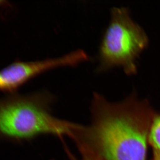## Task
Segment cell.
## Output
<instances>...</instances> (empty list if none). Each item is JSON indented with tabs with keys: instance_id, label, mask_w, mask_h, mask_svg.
Segmentation results:
<instances>
[{
	"instance_id": "8992f818",
	"label": "cell",
	"mask_w": 160,
	"mask_h": 160,
	"mask_svg": "<svg viewBox=\"0 0 160 160\" xmlns=\"http://www.w3.org/2000/svg\"><path fill=\"white\" fill-rule=\"evenodd\" d=\"M77 145L79 150L80 157L78 158L74 156L67 149L66 152L69 160H103L84 144L79 143Z\"/></svg>"
},
{
	"instance_id": "52a82bcc",
	"label": "cell",
	"mask_w": 160,
	"mask_h": 160,
	"mask_svg": "<svg viewBox=\"0 0 160 160\" xmlns=\"http://www.w3.org/2000/svg\"><path fill=\"white\" fill-rule=\"evenodd\" d=\"M9 4L8 3V2L6 1H2L0 0V7H7L9 6Z\"/></svg>"
},
{
	"instance_id": "3957f363",
	"label": "cell",
	"mask_w": 160,
	"mask_h": 160,
	"mask_svg": "<svg viewBox=\"0 0 160 160\" xmlns=\"http://www.w3.org/2000/svg\"><path fill=\"white\" fill-rule=\"evenodd\" d=\"M148 44L146 33L131 19L127 9L113 8L100 45L97 72L121 66L127 75L135 74V60Z\"/></svg>"
},
{
	"instance_id": "5b68a950",
	"label": "cell",
	"mask_w": 160,
	"mask_h": 160,
	"mask_svg": "<svg viewBox=\"0 0 160 160\" xmlns=\"http://www.w3.org/2000/svg\"><path fill=\"white\" fill-rule=\"evenodd\" d=\"M148 142L152 150L151 160H160V112L156 113L152 119Z\"/></svg>"
},
{
	"instance_id": "6da1fadb",
	"label": "cell",
	"mask_w": 160,
	"mask_h": 160,
	"mask_svg": "<svg viewBox=\"0 0 160 160\" xmlns=\"http://www.w3.org/2000/svg\"><path fill=\"white\" fill-rule=\"evenodd\" d=\"M92 121L78 140L103 160H147L149 129L156 112L147 100L132 95L120 103L94 93Z\"/></svg>"
},
{
	"instance_id": "7a4b0ae2",
	"label": "cell",
	"mask_w": 160,
	"mask_h": 160,
	"mask_svg": "<svg viewBox=\"0 0 160 160\" xmlns=\"http://www.w3.org/2000/svg\"><path fill=\"white\" fill-rule=\"evenodd\" d=\"M53 100L46 91L0 98V142H21L43 134L73 138L79 125L53 116Z\"/></svg>"
},
{
	"instance_id": "277c9868",
	"label": "cell",
	"mask_w": 160,
	"mask_h": 160,
	"mask_svg": "<svg viewBox=\"0 0 160 160\" xmlns=\"http://www.w3.org/2000/svg\"><path fill=\"white\" fill-rule=\"evenodd\" d=\"M65 64L66 60L62 57L32 62L15 61L0 70V91L14 94L32 78Z\"/></svg>"
}]
</instances>
